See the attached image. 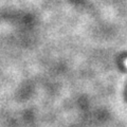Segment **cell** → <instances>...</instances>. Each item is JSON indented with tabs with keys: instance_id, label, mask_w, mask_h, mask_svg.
Segmentation results:
<instances>
[{
	"instance_id": "obj_1",
	"label": "cell",
	"mask_w": 127,
	"mask_h": 127,
	"mask_svg": "<svg viewBox=\"0 0 127 127\" xmlns=\"http://www.w3.org/2000/svg\"><path fill=\"white\" fill-rule=\"evenodd\" d=\"M124 65L126 66V68H127V59H125V61H124Z\"/></svg>"
}]
</instances>
